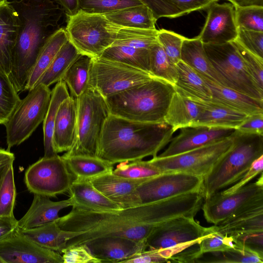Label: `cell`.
Here are the masks:
<instances>
[{"label": "cell", "mask_w": 263, "mask_h": 263, "mask_svg": "<svg viewBox=\"0 0 263 263\" xmlns=\"http://www.w3.org/2000/svg\"><path fill=\"white\" fill-rule=\"evenodd\" d=\"M17 228L15 217L0 216V241L10 235Z\"/></svg>", "instance_id": "cell-57"}, {"label": "cell", "mask_w": 263, "mask_h": 263, "mask_svg": "<svg viewBox=\"0 0 263 263\" xmlns=\"http://www.w3.org/2000/svg\"><path fill=\"white\" fill-rule=\"evenodd\" d=\"M236 40L249 51L263 58V32L238 28Z\"/></svg>", "instance_id": "cell-50"}, {"label": "cell", "mask_w": 263, "mask_h": 263, "mask_svg": "<svg viewBox=\"0 0 263 263\" xmlns=\"http://www.w3.org/2000/svg\"><path fill=\"white\" fill-rule=\"evenodd\" d=\"M69 96L68 87L63 80L58 82L51 90L49 105L43 121L45 157H52L58 154L53 144L54 122L60 105Z\"/></svg>", "instance_id": "cell-34"}, {"label": "cell", "mask_w": 263, "mask_h": 263, "mask_svg": "<svg viewBox=\"0 0 263 263\" xmlns=\"http://www.w3.org/2000/svg\"><path fill=\"white\" fill-rule=\"evenodd\" d=\"M212 227L228 235L263 231V206L233 216Z\"/></svg>", "instance_id": "cell-32"}, {"label": "cell", "mask_w": 263, "mask_h": 263, "mask_svg": "<svg viewBox=\"0 0 263 263\" xmlns=\"http://www.w3.org/2000/svg\"><path fill=\"white\" fill-rule=\"evenodd\" d=\"M111 22L123 27L143 29H156L157 20L151 9L145 4L128 7L104 14Z\"/></svg>", "instance_id": "cell-33"}, {"label": "cell", "mask_w": 263, "mask_h": 263, "mask_svg": "<svg viewBox=\"0 0 263 263\" xmlns=\"http://www.w3.org/2000/svg\"><path fill=\"white\" fill-rule=\"evenodd\" d=\"M63 263H102L95 257L86 244L65 247L61 252Z\"/></svg>", "instance_id": "cell-49"}, {"label": "cell", "mask_w": 263, "mask_h": 263, "mask_svg": "<svg viewBox=\"0 0 263 263\" xmlns=\"http://www.w3.org/2000/svg\"><path fill=\"white\" fill-rule=\"evenodd\" d=\"M238 248L246 249L263 258V231L233 235Z\"/></svg>", "instance_id": "cell-52"}, {"label": "cell", "mask_w": 263, "mask_h": 263, "mask_svg": "<svg viewBox=\"0 0 263 263\" xmlns=\"http://www.w3.org/2000/svg\"><path fill=\"white\" fill-rule=\"evenodd\" d=\"M112 173L121 177L135 179H147L161 174L148 160L142 159L119 163Z\"/></svg>", "instance_id": "cell-42"}, {"label": "cell", "mask_w": 263, "mask_h": 263, "mask_svg": "<svg viewBox=\"0 0 263 263\" xmlns=\"http://www.w3.org/2000/svg\"><path fill=\"white\" fill-rule=\"evenodd\" d=\"M1 1V0H0Z\"/></svg>", "instance_id": "cell-62"}, {"label": "cell", "mask_w": 263, "mask_h": 263, "mask_svg": "<svg viewBox=\"0 0 263 263\" xmlns=\"http://www.w3.org/2000/svg\"><path fill=\"white\" fill-rule=\"evenodd\" d=\"M263 206L262 173L258 180L235 192L222 194L220 191L204 199L202 209L207 222L217 224L229 218Z\"/></svg>", "instance_id": "cell-11"}, {"label": "cell", "mask_w": 263, "mask_h": 263, "mask_svg": "<svg viewBox=\"0 0 263 263\" xmlns=\"http://www.w3.org/2000/svg\"><path fill=\"white\" fill-rule=\"evenodd\" d=\"M181 61L193 69L202 79L224 86L223 79L210 62L198 36L185 37L181 50Z\"/></svg>", "instance_id": "cell-24"}, {"label": "cell", "mask_w": 263, "mask_h": 263, "mask_svg": "<svg viewBox=\"0 0 263 263\" xmlns=\"http://www.w3.org/2000/svg\"><path fill=\"white\" fill-rule=\"evenodd\" d=\"M68 40L65 29L60 28L47 40L29 74L26 90L32 89L58 51Z\"/></svg>", "instance_id": "cell-31"}, {"label": "cell", "mask_w": 263, "mask_h": 263, "mask_svg": "<svg viewBox=\"0 0 263 263\" xmlns=\"http://www.w3.org/2000/svg\"><path fill=\"white\" fill-rule=\"evenodd\" d=\"M154 78L149 72L118 61L92 58L89 86L106 98Z\"/></svg>", "instance_id": "cell-10"}, {"label": "cell", "mask_w": 263, "mask_h": 263, "mask_svg": "<svg viewBox=\"0 0 263 263\" xmlns=\"http://www.w3.org/2000/svg\"><path fill=\"white\" fill-rule=\"evenodd\" d=\"M85 244L102 262H123L148 247L146 241H137L120 236L99 237Z\"/></svg>", "instance_id": "cell-18"}, {"label": "cell", "mask_w": 263, "mask_h": 263, "mask_svg": "<svg viewBox=\"0 0 263 263\" xmlns=\"http://www.w3.org/2000/svg\"><path fill=\"white\" fill-rule=\"evenodd\" d=\"M172 256L170 250L165 249H151L138 253L123 262L126 263H156L170 262Z\"/></svg>", "instance_id": "cell-53"}, {"label": "cell", "mask_w": 263, "mask_h": 263, "mask_svg": "<svg viewBox=\"0 0 263 263\" xmlns=\"http://www.w3.org/2000/svg\"><path fill=\"white\" fill-rule=\"evenodd\" d=\"M158 30L119 26L116 40L111 46H127L150 49L158 43Z\"/></svg>", "instance_id": "cell-38"}, {"label": "cell", "mask_w": 263, "mask_h": 263, "mask_svg": "<svg viewBox=\"0 0 263 263\" xmlns=\"http://www.w3.org/2000/svg\"><path fill=\"white\" fill-rule=\"evenodd\" d=\"M218 0H214L217 2ZM231 2L234 8L251 6H263V0H227Z\"/></svg>", "instance_id": "cell-60"}, {"label": "cell", "mask_w": 263, "mask_h": 263, "mask_svg": "<svg viewBox=\"0 0 263 263\" xmlns=\"http://www.w3.org/2000/svg\"><path fill=\"white\" fill-rule=\"evenodd\" d=\"M101 57L150 73V49L127 46H111L104 51Z\"/></svg>", "instance_id": "cell-37"}, {"label": "cell", "mask_w": 263, "mask_h": 263, "mask_svg": "<svg viewBox=\"0 0 263 263\" xmlns=\"http://www.w3.org/2000/svg\"><path fill=\"white\" fill-rule=\"evenodd\" d=\"M209 230L194 217H181L156 226L146 243L151 249H177L180 252L197 243Z\"/></svg>", "instance_id": "cell-13"}, {"label": "cell", "mask_w": 263, "mask_h": 263, "mask_svg": "<svg viewBox=\"0 0 263 263\" xmlns=\"http://www.w3.org/2000/svg\"><path fill=\"white\" fill-rule=\"evenodd\" d=\"M203 80L211 91V101L247 115L263 113V100Z\"/></svg>", "instance_id": "cell-25"}, {"label": "cell", "mask_w": 263, "mask_h": 263, "mask_svg": "<svg viewBox=\"0 0 263 263\" xmlns=\"http://www.w3.org/2000/svg\"><path fill=\"white\" fill-rule=\"evenodd\" d=\"M77 101L76 140L64 154L97 156L104 125L110 115L105 98L89 87L77 98Z\"/></svg>", "instance_id": "cell-6"}, {"label": "cell", "mask_w": 263, "mask_h": 263, "mask_svg": "<svg viewBox=\"0 0 263 263\" xmlns=\"http://www.w3.org/2000/svg\"><path fill=\"white\" fill-rule=\"evenodd\" d=\"M51 95L49 87L36 85L21 100L4 124L6 129L7 149L17 146L33 134L43 122Z\"/></svg>", "instance_id": "cell-7"}, {"label": "cell", "mask_w": 263, "mask_h": 263, "mask_svg": "<svg viewBox=\"0 0 263 263\" xmlns=\"http://www.w3.org/2000/svg\"><path fill=\"white\" fill-rule=\"evenodd\" d=\"M202 108L193 126L234 128L236 129L249 115L211 101H201Z\"/></svg>", "instance_id": "cell-26"}, {"label": "cell", "mask_w": 263, "mask_h": 263, "mask_svg": "<svg viewBox=\"0 0 263 263\" xmlns=\"http://www.w3.org/2000/svg\"><path fill=\"white\" fill-rule=\"evenodd\" d=\"M147 179L126 178L111 172L90 181L106 197L119 205L121 209H125L140 205L136 190L138 185Z\"/></svg>", "instance_id": "cell-19"}, {"label": "cell", "mask_w": 263, "mask_h": 263, "mask_svg": "<svg viewBox=\"0 0 263 263\" xmlns=\"http://www.w3.org/2000/svg\"><path fill=\"white\" fill-rule=\"evenodd\" d=\"M231 147L216 162L203 181L204 199L237 182L253 162L263 155V135L235 129Z\"/></svg>", "instance_id": "cell-4"}, {"label": "cell", "mask_w": 263, "mask_h": 263, "mask_svg": "<svg viewBox=\"0 0 263 263\" xmlns=\"http://www.w3.org/2000/svg\"><path fill=\"white\" fill-rule=\"evenodd\" d=\"M19 29L9 77L17 92L26 90L29 74L48 38L60 28L63 10L51 0H13Z\"/></svg>", "instance_id": "cell-1"}, {"label": "cell", "mask_w": 263, "mask_h": 263, "mask_svg": "<svg viewBox=\"0 0 263 263\" xmlns=\"http://www.w3.org/2000/svg\"><path fill=\"white\" fill-rule=\"evenodd\" d=\"M70 206L69 199L53 201L48 197L33 194L30 208L17 220V228L21 230L31 229L55 221L60 217L59 212Z\"/></svg>", "instance_id": "cell-23"}, {"label": "cell", "mask_w": 263, "mask_h": 263, "mask_svg": "<svg viewBox=\"0 0 263 263\" xmlns=\"http://www.w3.org/2000/svg\"><path fill=\"white\" fill-rule=\"evenodd\" d=\"M14 159L13 153L8 149L0 148V187L7 171L13 165Z\"/></svg>", "instance_id": "cell-58"}, {"label": "cell", "mask_w": 263, "mask_h": 263, "mask_svg": "<svg viewBox=\"0 0 263 263\" xmlns=\"http://www.w3.org/2000/svg\"><path fill=\"white\" fill-rule=\"evenodd\" d=\"M203 46L210 62L223 79L225 87L263 100V92L255 85L232 42L203 44Z\"/></svg>", "instance_id": "cell-8"}, {"label": "cell", "mask_w": 263, "mask_h": 263, "mask_svg": "<svg viewBox=\"0 0 263 263\" xmlns=\"http://www.w3.org/2000/svg\"><path fill=\"white\" fill-rule=\"evenodd\" d=\"M175 88L154 78L105 98L110 115L145 123L164 122Z\"/></svg>", "instance_id": "cell-3"}, {"label": "cell", "mask_w": 263, "mask_h": 263, "mask_svg": "<svg viewBox=\"0 0 263 263\" xmlns=\"http://www.w3.org/2000/svg\"><path fill=\"white\" fill-rule=\"evenodd\" d=\"M77 98L70 95L63 101L57 111L53 133V144L58 154L70 151L77 137Z\"/></svg>", "instance_id": "cell-20"}, {"label": "cell", "mask_w": 263, "mask_h": 263, "mask_svg": "<svg viewBox=\"0 0 263 263\" xmlns=\"http://www.w3.org/2000/svg\"><path fill=\"white\" fill-rule=\"evenodd\" d=\"M67 16L76 14L80 10L79 0H54Z\"/></svg>", "instance_id": "cell-59"}, {"label": "cell", "mask_w": 263, "mask_h": 263, "mask_svg": "<svg viewBox=\"0 0 263 263\" xmlns=\"http://www.w3.org/2000/svg\"><path fill=\"white\" fill-rule=\"evenodd\" d=\"M201 108L200 101L191 100L175 90L164 117V122L172 127L174 132L183 127L193 126Z\"/></svg>", "instance_id": "cell-27"}, {"label": "cell", "mask_w": 263, "mask_h": 263, "mask_svg": "<svg viewBox=\"0 0 263 263\" xmlns=\"http://www.w3.org/2000/svg\"><path fill=\"white\" fill-rule=\"evenodd\" d=\"M236 129L244 133L263 135V113L249 115Z\"/></svg>", "instance_id": "cell-55"}, {"label": "cell", "mask_w": 263, "mask_h": 263, "mask_svg": "<svg viewBox=\"0 0 263 263\" xmlns=\"http://www.w3.org/2000/svg\"><path fill=\"white\" fill-rule=\"evenodd\" d=\"M174 133L165 122H140L110 114L104 125L97 156L113 164L155 157Z\"/></svg>", "instance_id": "cell-2"}, {"label": "cell", "mask_w": 263, "mask_h": 263, "mask_svg": "<svg viewBox=\"0 0 263 263\" xmlns=\"http://www.w3.org/2000/svg\"><path fill=\"white\" fill-rule=\"evenodd\" d=\"M238 51L249 74L259 90L263 92V58L242 46L236 39L232 41Z\"/></svg>", "instance_id": "cell-47"}, {"label": "cell", "mask_w": 263, "mask_h": 263, "mask_svg": "<svg viewBox=\"0 0 263 263\" xmlns=\"http://www.w3.org/2000/svg\"><path fill=\"white\" fill-rule=\"evenodd\" d=\"M92 59L81 54L69 67L62 79L68 87L71 96L77 98L89 86Z\"/></svg>", "instance_id": "cell-35"}, {"label": "cell", "mask_w": 263, "mask_h": 263, "mask_svg": "<svg viewBox=\"0 0 263 263\" xmlns=\"http://www.w3.org/2000/svg\"><path fill=\"white\" fill-rule=\"evenodd\" d=\"M62 157L75 179L91 180L114 170V164L98 156L64 154Z\"/></svg>", "instance_id": "cell-29"}, {"label": "cell", "mask_w": 263, "mask_h": 263, "mask_svg": "<svg viewBox=\"0 0 263 263\" xmlns=\"http://www.w3.org/2000/svg\"><path fill=\"white\" fill-rule=\"evenodd\" d=\"M234 9L237 28L263 32V6H251Z\"/></svg>", "instance_id": "cell-46"}, {"label": "cell", "mask_w": 263, "mask_h": 263, "mask_svg": "<svg viewBox=\"0 0 263 263\" xmlns=\"http://www.w3.org/2000/svg\"><path fill=\"white\" fill-rule=\"evenodd\" d=\"M73 177L62 157L57 154L44 156L29 166L24 181L30 193L55 197L69 191Z\"/></svg>", "instance_id": "cell-12"}, {"label": "cell", "mask_w": 263, "mask_h": 263, "mask_svg": "<svg viewBox=\"0 0 263 263\" xmlns=\"http://www.w3.org/2000/svg\"><path fill=\"white\" fill-rule=\"evenodd\" d=\"M185 38L171 30H158V41L169 60L175 65L181 60V47Z\"/></svg>", "instance_id": "cell-48"}, {"label": "cell", "mask_w": 263, "mask_h": 263, "mask_svg": "<svg viewBox=\"0 0 263 263\" xmlns=\"http://www.w3.org/2000/svg\"><path fill=\"white\" fill-rule=\"evenodd\" d=\"M8 75L0 68V124H5L21 101Z\"/></svg>", "instance_id": "cell-41"}, {"label": "cell", "mask_w": 263, "mask_h": 263, "mask_svg": "<svg viewBox=\"0 0 263 263\" xmlns=\"http://www.w3.org/2000/svg\"><path fill=\"white\" fill-rule=\"evenodd\" d=\"M152 11L155 18H173L174 15L166 0H140Z\"/></svg>", "instance_id": "cell-56"}, {"label": "cell", "mask_w": 263, "mask_h": 263, "mask_svg": "<svg viewBox=\"0 0 263 263\" xmlns=\"http://www.w3.org/2000/svg\"><path fill=\"white\" fill-rule=\"evenodd\" d=\"M16 196L13 165L6 172L0 187V216L14 217Z\"/></svg>", "instance_id": "cell-45"}, {"label": "cell", "mask_w": 263, "mask_h": 263, "mask_svg": "<svg viewBox=\"0 0 263 263\" xmlns=\"http://www.w3.org/2000/svg\"><path fill=\"white\" fill-rule=\"evenodd\" d=\"M149 72L154 77L174 85L177 81L176 65L171 62L159 42L150 49Z\"/></svg>", "instance_id": "cell-39"}, {"label": "cell", "mask_w": 263, "mask_h": 263, "mask_svg": "<svg viewBox=\"0 0 263 263\" xmlns=\"http://www.w3.org/2000/svg\"><path fill=\"white\" fill-rule=\"evenodd\" d=\"M209 228V232L197 242L200 256L206 253L238 248L234 236L222 234L214 231L212 227Z\"/></svg>", "instance_id": "cell-43"}, {"label": "cell", "mask_w": 263, "mask_h": 263, "mask_svg": "<svg viewBox=\"0 0 263 263\" xmlns=\"http://www.w3.org/2000/svg\"><path fill=\"white\" fill-rule=\"evenodd\" d=\"M0 257L5 263H63L58 252L38 245L18 228L0 241Z\"/></svg>", "instance_id": "cell-15"}, {"label": "cell", "mask_w": 263, "mask_h": 263, "mask_svg": "<svg viewBox=\"0 0 263 263\" xmlns=\"http://www.w3.org/2000/svg\"><path fill=\"white\" fill-rule=\"evenodd\" d=\"M263 155L256 159L252 164L251 167L237 182L228 189L220 191L222 194L232 193L249 183L257 175L262 172Z\"/></svg>", "instance_id": "cell-54"}, {"label": "cell", "mask_w": 263, "mask_h": 263, "mask_svg": "<svg viewBox=\"0 0 263 263\" xmlns=\"http://www.w3.org/2000/svg\"><path fill=\"white\" fill-rule=\"evenodd\" d=\"M203 179L182 172H166L141 183L136 193L140 204L193 192H201Z\"/></svg>", "instance_id": "cell-14"}, {"label": "cell", "mask_w": 263, "mask_h": 263, "mask_svg": "<svg viewBox=\"0 0 263 263\" xmlns=\"http://www.w3.org/2000/svg\"><path fill=\"white\" fill-rule=\"evenodd\" d=\"M195 262L262 263L263 258L249 250L235 248L204 253Z\"/></svg>", "instance_id": "cell-40"}, {"label": "cell", "mask_w": 263, "mask_h": 263, "mask_svg": "<svg viewBox=\"0 0 263 263\" xmlns=\"http://www.w3.org/2000/svg\"><path fill=\"white\" fill-rule=\"evenodd\" d=\"M174 17H178L193 11L206 9L214 0H166Z\"/></svg>", "instance_id": "cell-51"}, {"label": "cell", "mask_w": 263, "mask_h": 263, "mask_svg": "<svg viewBox=\"0 0 263 263\" xmlns=\"http://www.w3.org/2000/svg\"><path fill=\"white\" fill-rule=\"evenodd\" d=\"M205 23L198 35L203 44H220L230 42L237 36L235 9L230 3H212L206 8Z\"/></svg>", "instance_id": "cell-16"}, {"label": "cell", "mask_w": 263, "mask_h": 263, "mask_svg": "<svg viewBox=\"0 0 263 263\" xmlns=\"http://www.w3.org/2000/svg\"><path fill=\"white\" fill-rule=\"evenodd\" d=\"M81 54L68 40L58 51L36 85L42 84L49 87L61 81L69 67Z\"/></svg>", "instance_id": "cell-36"}, {"label": "cell", "mask_w": 263, "mask_h": 263, "mask_svg": "<svg viewBox=\"0 0 263 263\" xmlns=\"http://www.w3.org/2000/svg\"><path fill=\"white\" fill-rule=\"evenodd\" d=\"M232 144L231 136L223 140L173 156H157L148 161L161 173L182 172L204 179Z\"/></svg>", "instance_id": "cell-9"}, {"label": "cell", "mask_w": 263, "mask_h": 263, "mask_svg": "<svg viewBox=\"0 0 263 263\" xmlns=\"http://www.w3.org/2000/svg\"><path fill=\"white\" fill-rule=\"evenodd\" d=\"M65 30L69 42L81 54L100 57L114 43L120 25L104 14L79 10L69 15Z\"/></svg>", "instance_id": "cell-5"}, {"label": "cell", "mask_w": 263, "mask_h": 263, "mask_svg": "<svg viewBox=\"0 0 263 263\" xmlns=\"http://www.w3.org/2000/svg\"><path fill=\"white\" fill-rule=\"evenodd\" d=\"M19 29L17 13L11 2L0 1V68L9 76Z\"/></svg>", "instance_id": "cell-22"}, {"label": "cell", "mask_w": 263, "mask_h": 263, "mask_svg": "<svg viewBox=\"0 0 263 263\" xmlns=\"http://www.w3.org/2000/svg\"><path fill=\"white\" fill-rule=\"evenodd\" d=\"M176 66L178 79L174 86L177 92L193 101L211 100L210 89L193 69L181 60Z\"/></svg>", "instance_id": "cell-28"}, {"label": "cell", "mask_w": 263, "mask_h": 263, "mask_svg": "<svg viewBox=\"0 0 263 263\" xmlns=\"http://www.w3.org/2000/svg\"><path fill=\"white\" fill-rule=\"evenodd\" d=\"M234 128L203 126L183 127L179 133L172 138L167 148L158 156L168 157L215 143L229 138Z\"/></svg>", "instance_id": "cell-17"}, {"label": "cell", "mask_w": 263, "mask_h": 263, "mask_svg": "<svg viewBox=\"0 0 263 263\" xmlns=\"http://www.w3.org/2000/svg\"><path fill=\"white\" fill-rule=\"evenodd\" d=\"M72 208L95 212H109L121 207L98 191L90 180L74 178L69 189Z\"/></svg>", "instance_id": "cell-21"}, {"label": "cell", "mask_w": 263, "mask_h": 263, "mask_svg": "<svg viewBox=\"0 0 263 263\" xmlns=\"http://www.w3.org/2000/svg\"><path fill=\"white\" fill-rule=\"evenodd\" d=\"M0 263H5L4 260L0 257Z\"/></svg>", "instance_id": "cell-61"}, {"label": "cell", "mask_w": 263, "mask_h": 263, "mask_svg": "<svg viewBox=\"0 0 263 263\" xmlns=\"http://www.w3.org/2000/svg\"><path fill=\"white\" fill-rule=\"evenodd\" d=\"M142 4L140 0H79L80 10L103 14Z\"/></svg>", "instance_id": "cell-44"}, {"label": "cell", "mask_w": 263, "mask_h": 263, "mask_svg": "<svg viewBox=\"0 0 263 263\" xmlns=\"http://www.w3.org/2000/svg\"><path fill=\"white\" fill-rule=\"evenodd\" d=\"M20 230L42 247L60 253L65 248L67 241L77 234V232L63 230L56 220L37 227Z\"/></svg>", "instance_id": "cell-30"}]
</instances>
